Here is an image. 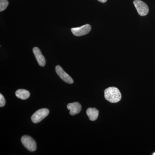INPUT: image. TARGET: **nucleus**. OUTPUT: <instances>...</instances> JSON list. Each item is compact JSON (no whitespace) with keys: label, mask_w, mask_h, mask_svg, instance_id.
Segmentation results:
<instances>
[{"label":"nucleus","mask_w":155,"mask_h":155,"mask_svg":"<svg viewBox=\"0 0 155 155\" xmlns=\"http://www.w3.org/2000/svg\"><path fill=\"white\" fill-rule=\"evenodd\" d=\"M104 96L107 101L112 103L118 102L122 98V95L119 90L114 87L106 89L104 91Z\"/></svg>","instance_id":"f257e3e1"},{"label":"nucleus","mask_w":155,"mask_h":155,"mask_svg":"<svg viewBox=\"0 0 155 155\" xmlns=\"http://www.w3.org/2000/svg\"><path fill=\"white\" fill-rule=\"evenodd\" d=\"M49 114V110L46 108H42L36 111L31 117V120L34 123H39L43 120Z\"/></svg>","instance_id":"f03ea898"},{"label":"nucleus","mask_w":155,"mask_h":155,"mask_svg":"<svg viewBox=\"0 0 155 155\" xmlns=\"http://www.w3.org/2000/svg\"><path fill=\"white\" fill-rule=\"evenodd\" d=\"M21 142L24 146L30 151L36 150L37 145L35 140L28 135H24L21 138Z\"/></svg>","instance_id":"7ed1b4c3"},{"label":"nucleus","mask_w":155,"mask_h":155,"mask_svg":"<svg viewBox=\"0 0 155 155\" xmlns=\"http://www.w3.org/2000/svg\"><path fill=\"white\" fill-rule=\"evenodd\" d=\"M137 11L140 16H145L148 13L149 9L146 4L140 0H135L134 2Z\"/></svg>","instance_id":"20e7f679"},{"label":"nucleus","mask_w":155,"mask_h":155,"mask_svg":"<svg viewBox=\"0 0 155 155\" xmlns=\"http://www.w3.org/2000/svg\"><path fill=\"white\" fill-rule=\"evenodd\" d=\"M91 29V26L89 24H86L80 26L71 28V31L75 36H81L89 33Z\"/></svg>","instance_id":"39448f33"},{"label":"nucleus","mask_w":155,"mask_h":155,"mask_svg":"<svg viewBox=\"0 0 155 155\" xmlns=\"http://www.w3.org/2000/svg\"><path fill=\"white\" fill-rule=\"evenodd\" d=\"M56 72L58 76L64 81L68 84H72L74 82L72 78L64 71L62 67L60 66H56Z\"/></svg>","instance_id":"423d86ee"},{"label":"nucleus","mask_w":155,"mask_h":155,"mask_svg":"<svg viewBox=\"0 0 155 155\" xmlns=\"http://www.w3.org/2000/svg\"><path fill=\"white\" fill-rule=\"evenodd\" d=\"M32 51L39 66L42 67H44L46 64L45 59L42 54L40 50L38 48L35 47L33 48Z\"/></svg>","instance_id":"0eeeda50"},{"label":"nucleus","mask_w":155,"mask_h":155,"mask_svg":"<svg viewBox=\"0 0 155 155\" xmlns=\"http://www.w3.org/2000/svg\"><path fill=\"white\" fill-rule=\"evenodd\" d=\"M67 107L70 110L69 114L72 116L79 114L81 110V106L78 102L70 103L67 105Z\"/></svg>","instance_id":"6e6552de"},{"label":"nucleus","mask_w":155,"mask_h":155,"mask_svg":"<svg viewBox=\"0 0 155 155\" xmlns=\"http://www.w3.org/2000/svg\"><path fill=\"white\" fill-rule=\"evenodd\" d=\"M86 114L91 121H94L98 117L99 111L95 108H89L87 110Z\"/></svg>","instance_id":"1a4fd4ad"},{"label":"nucleus","mask_w":155,"mask_h":155,"mask_svg":"<svg viewBox=\"0 0 155 155\" xmlns=\"http://www.w3.org/2000/svg\"><path fill=\"white\" fill-rule=\"evenodd\" d=\"M16 96L20 99L25 100L27 99L30 97V93L25 89L18 90L15 93Z\"/></svg>","instance_id":"9d476101"},{"label":"nucleus","mask_w":155,"mask_h":155,"mask_svg":"<svg viewBox=\"0 0 155 155\" xmlns=\"http://www.w3.org/2000/svg\"><path fill=\"white\" fill-rule=\"evenodd\" d=\"M9 2L7 0H0V11H4L8 5Z\"/></svg>","instance_id":"9b49d317"},{"label":"nucleus","mask_w":155,"mask_h":155,"mask_svg":"<svg viewBox=\"0 0 155 155\" xmlns=\"http://www.w3.org/2000/svg\"><path fill=\"white\" fill-rule=\"evenodd\" d=\"M6 102L5 97L3 96V95L1 94H0V107H4L5 105Z\"/></svg>","instance_id":"f8f14e48"},{"label":"nucleus","mask_w":155,"mask_h":155,"mask_svg":"<svg viewBox=\"0 0 155 155\" xmlns=\"http://www.w3.org/2000/svg\"><path fill=\"white\" fill-rule=\"evenodd\" d=\"M98 1L99 2H101L105 3L106 2L107 0H98Z\"/></svg>","instance_id":"ddd939ff"},{"label":"nucleus","mask_w":155,"mask_h":155,"mask_svg":"<svg viewBox=\"0 0 155 155\" xmlns=\"http://www.w3.org/2000/svg\"><path fill=\"white\" fill-rule=\"evenodd\" d=\"M153 155H155V153H154L153 154Z\"/></svg>","instance_id":"4468645a"}]
</instances>
